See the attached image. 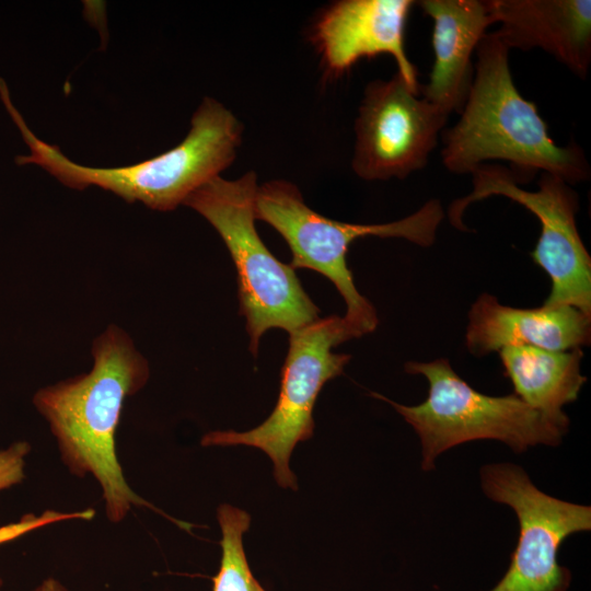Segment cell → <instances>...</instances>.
Segmentation results:
<instances>
[{
  "label": "cell",
  "mask_w": 591,
  "mask_h": 591,
  "mask_svg": "<svg viewBox=\"0 0 591 591\" xmlns=\"http://www.w3.org/2000/svg\"><path fill=\"white\" fill-rule=\"evenodd\" d=\"M91 351L89 372L39 389L33 404L47 421L65 466L77 477L97 482L106 518L118 523L134 507L153 508L129 486L115 442L124 402L146 385L150 368L117 325L102 332Z\"/></svg>",
  "instance_id": "cell-1"
},
{
  "label": "cell",
  "mask_w": 591,
  "mask_h": 591,
  "mask_svg": "<svg viewBox=\"0 0 591 591\" xmlns=\"http://www.w3.org/2000/svg\"><path fill=\"white\" fill-rule=\"evenodd\" d=\"M509 49L493 33L476 48L473 82L461 117L443 131L442 163L454 174L472 172L489 160H503L517 174H553L566 183L588 181L590 165L577 143L558 146L533 102L515 88Z\"/></svg>",
  "instance_id": "cell-2"
},
{
  "label": "cell",
  "mask_w": 591,
  "mask_h": 591,
  "mask_svg": "<svg viewBox=\"0 0 591 591\" xmlns=\"http://www.w3.org/2000/svg\"><path fill=\"white\" fill-rule=\"evenodd\" d=\"M0 99L30 150L16 157L18 164H36L69 188L97 186L128 202L139 201L159 211L175 209L194 190L220 176L234 161L242 139L243 128L234 114L206 97L192 117L189 132L171 150L126 166H86L35 136L12 103L3 79Z\"/></svg>",
  "instance_id": "cell-3"
},
{
  "label": "cell",
  "mask_w": 591,
  "mask_h": 591,
  "mask_svg": "<svg viewBox=\"0 0 591 591\" xmlns=\"http://www.w3.org/2000/svg\"><path fill=\"white\" fill-rule=\"evenodd\" d=\"M256 174L229 181L217 176L194 190L183 205L201 215L228 247L237 274L240 312L246 318L250 350L256 356L263 334L288 333L318 318V308L294 269L281 263L259 237L255 223Z\"/></svg>",
  "instance_id": "cell-4"
},
{
  "label": "cell",
  "mask_w": 591,
  "mask_h": 591,
  "mask_svg": "<svg viewBox=\"0 0 591 591\" xmlns=\"http://www.w3.org/2000/svg\"><path fill=\"white\" fill-rule=\"evenodd\" d=\"M444 211L438 199L428 200L413 215L383 224H354L328 219L305 205L296 185L270 181L257 187L255 219L270 224L287 242L293 269L308 268L328 278L344 298L343 318L358 337L373 332L379 323L373 305L357 290L346 263L350 244L359 237H402L430 246Z\"/></svg>",
  "instance_id": "cell-5"
},
{
  "label": "cell",
  "mask_w": 591,
  "mask_h": 591,
  "mask_svg": "<svg viewBox=\"0 0 591 591\" xmlns=\"http://www.w3.org/2000/svg\"><path fill=\"white\" fill-rule=\"evenodd\" d=\"M404 369L427 379L429 391L422 403L406 406L379 393L370 395L392 405L414 428L421 443L424 471H431L442 452L468 441L494 439L523 453L537 444L557 447L567 432L514 393L490 396L476 391L445 358L409 361Z\"/></svg>",
  "instance_id": "cell-6"
},
{
  "label": "cell",
  "mask_w": 591,
  "mask_h": 591,
  "mask_svg": "<svg viewBox=\"0 0 591 591\" xmlns=\"http://www.w3.org/2000/svg\"><path fill=\"white\" fill-rule=\"evenodd\" d=\"M358 338L343 316L331 315L289 333L288 354L281 370L280 392L271 414L259 426L246 430H215L206 433L202 447L246 445L262 450L271 460L276 483L297 490L290 456L299 442L314 433L313 409L324 384L340 375L350 360L332 349Z\"/></svg>",
  "instance_id": "cell-7"
},
{
  "label": "cell",
  "mask_w": 591,
  "mask_h": 591,
  "mask_svg": "<svg viewBox=\"0 0 591 591\" xmlns=\"http://www.w3.org/2000/svg\"><path fill=\"white\" fill-rule=\"evenodd\" d=\"M472 176L473 190L449 207L450 223L466 231L465 209L490 196H503L522 205L541 224L531 257L551 278L552 288L544 305H570L591 315V257L577 229L578 195L570 185L543 172L537 190H524L519 186L523 181L514 171L487 163L477 166Z\"/></svg>",
  "instance_id": "cell-8"
},
{
  "label": "cell",
  "mask_w": 591,
  "mask_h": 591,
  "mask_svg": "<svg viewBox=\"0 0 591 591\" xmlns=\"http://www.w3.org/2000/svg\"><path fill=\"white\" fill-rule=\"evenodd\" d=\"M480 484L489 499L514 510L520 526L510 566L490 591H567L571 572L557 553L568 536L590 531L591 508L545 494L512 463L483 466Z\"/></svg>",
  "instance_id": "cell-9"
},
{
  "label": "cell",
  "mask_w": 591,
  "mask_h": 591,
  "mask_svg": "<svg viewBox=\"0 0 591 591\" xmlns=\"http://www.w3.org/2000/svg\"><path fill=\"white\" fill-rule=\"evenodd\" d=\"M418 95L398 73L366 86L355 124L359 177L404 179L426 166L450 114Z\"/></svg>",
  "instance_id": "cell-10"
},
{
  "label": "cell",
  "mask_w": 591,
  "mask_h": 591,
  "mask_svg": "<svg viewBox=\"0 0 591 591\" xmlns=\"http://www.w3.org/2000/svg\"><path fill=\"white\" fill-rule=\"evenodd\" d=\"M414 4L410 0H340L329 5L314 28L326 67L341 73L361 58L389 54L397 73L419 93L417 71L404 45L405 23Z\"/></svg>",
  "instance_id": "cell-11"
},
{
  "label": "cell",
  "mask_w": 591,
  "mask_h": 591,
  "mask_svg": "<svg viewBox=\"0 0 591 591\" xmlns=\"http://www.w3.org/2000/svg\"><path fill=\"white\" fill-rule=\"evenodd\" d=\"M465 344L482 357L511 346L571 350L589 345L591 315L570 305L520 309L483 293L468 312Z\"/></svg>",
  "instance_id": "cell-12"
},
{
  "label": "cell",
  "mask_w": 591,
  "mask_h": 591,
  "mask_svg": "<svg viewBox=\"0 0 591 591\" xmlns=\"http://www.w3.org/2000/svg\"><path fill=\"white\" fill-rule=\"evenodd\" d=\"M508 48H541L586 79L591 65L590 0H489Z\"/></svg>",
  "instance_id": "cell-13"
},
{
  "label": "cell",
  "mask_w": 591,
  "mask_h": 591,
  "mask_svg": "<svg viewBox=\"0 0 591 591\" xmlns=\"http://www.w3.org/2000/svg\"><path fill=\"white\" fill-rule=\"evenodd\" d=\"M433 20L434 62L422 97L447 113L461 112L468 95L474 68L472 56L488 26L495 23L489 0H420Z\"/></svg>",
  "instance_id": "cell-14"
},
{
  "label": "cell",
  "mask_w": 591,
  "mask_h": 591,
  "mask_svg": "<svg viewBox=\"0 0 591 591\" xmlns=\"http://www.w3.org/2000/svg\"><path fill=\"white\" fill-rule=\"evenodd\" d=\"M505 375L514 394L560 429L568 431L569 418L563 406L578 398L587 378L581 374V348L547 350L511 346L498 351Z\"/></svg>",
  "instance_id": "cell-15"
},
{
  "label": "cell",
  "mask_w": 591,
  "mask_h": 591,
  "mask_svg": "<svg viewBox=\"0 0 591 591\" xmlns=\"http://www.w3.org/2000/svg\"><path fill=\"white\" fill-rule=\"evenodd\" d=\"M221 529V560L213 577L212 591H266L254 577L244 551L243 536L251 525V515L243 509L222 503L217 508Z\"/></svg>",
  "instance_id": "cell-16"
},
{
  "label": "cell",
  "mask_w": 591,
  "mask_h": 591,
  "mask_svg": "<svg viewBox=\"0 0 591 591\" xmlns=\"http://www.w3.org/2000/svg\"><path fill=\"white\" fill-rule=\"evenodd\" d=\"M94 517V511L92 509H86L83 511L74 512H59L54 510H48L43 512L39 515L36 514H25L19 521L4 524L0 526V545L11 542L33 530H36L40 526L53 524L56 522L65 520H90ZM2 578L0 576V589L2 587Z\"/></svg>",
  "instance_id": "cell-17"
},
{
  "label": "cell",
  "mask_w": 591,
  "mask_h": 591,
  "mask_svg": "<svg viewBox=\"0 0 591 591\" xmlns=\"http://www.w3.org/2000/svg\"><path fill=\"white\" fill-rule=\"evenodd\" d=\"M30 443L18 441L0 450V491L20 484L25 476Z\"/></svg>",
  "instance_id": "cell-18"
},
{
  "label": "cell",
  "mask_w": 591,
  "mask_h": 591,
  "mask_svg": "<svg viewBox=\"0 0 591 591\" xmlns=\"http://www.w3.org/2000/svg\"><path fill=\"white\" fill-rule=\"evenodd\" d=\"M33 591H71L60 580L54 577L43 579Z\"/></svg>",
  "instance_id": "cell-19"
}]
</instances>
